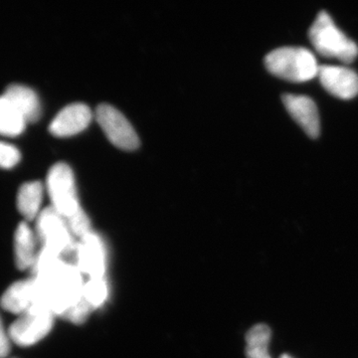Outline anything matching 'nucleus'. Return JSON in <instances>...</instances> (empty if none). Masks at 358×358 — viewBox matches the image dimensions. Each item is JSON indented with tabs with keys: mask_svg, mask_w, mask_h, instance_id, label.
Returning a JSON list of instances; mask_svg holds the SVG:
<instances>
[{
	"mask_svg": "<svg viewBox=\"0 0 358 358\" xmlns=\"http://www.w3.org/2000/svg\"><path fill=\"white\" fill-rule=\"evenodd\" d=\"M265 65L271 74L294 83L310 81L320 69L315 55L303 47L275 49L266 56Z\"/></svg>",
	"mask_w": 358,
	"mask_h": 358,
	"instance_id": "obj_1",
	"label": "nucleus"
},
{
	"mask_svg": "<svg viewBox=\"0 0 358 358\" xmlns=\"http://www.w3.org/2000/svg\"><path fill=\"white\" fill-rule=\"evenodd\" d=\"M310 42L315 51L322 57L338 59L350 64L358 56V46L345 36L334 24L329 14L320 11L308 32Z\"/></svg>",
	"mask_w": 358,
	"mask_h": 358,
	"instance_id": "obj_2",
	"label": "nucleus"
},
{
	"mask_svg": "<svg viewBox=\"0 0 358 358\" xmlns=\"http://www.w3.org/2000/svg\"><path fill=\"white\" fill-rule=\"evenodd\" d=\"M47 189L51 199L52 207L65 220L81 210L78 200L74 173L65 162H57L49 169Z\"/></svg>",
	"mask_w": 358,
	"mask_h": 358,
	"instance_id": "obj_3",
	"label": "nucleus"
},
{
	"mask_svg": "<svg viewBox=\"0 0 358 358\" xmlns=\"http://www.w3.org/2000/svg\"><path fill=\"white\" fill-rule=\"evenodd\" d=\"M36 231L42 248L50 250L61 257L75 252L76 244L73 241L69 226L53 207L40 212Z\"/></svg>",
	"mask_w": 358,
	"mask_h": 358,
	"instance_id": "obj_4",
	"label": "nucleus"
},
{
	"mask_svg": "<svg viewBox=\"0 0 358 358\" xmlns=\"http://www.w3.org/2000/svg\"><path fill=\"white\" fill-rule=\"evenodd\" d=\"M53 315L42 306H33L27 312L23 313L9 327L10 341L17 345L30 346L39 343L52 329Z\"/></svg>",
	"mask_w": 358,
	"mask_h": 358,
	"instance_id": "obj_5",
	"label": "nucleus"
},
{
	"mask_svg": "<svg viewBox=\"0 0 358 358\" xmlns=\"http://www.w3.org/2000/svg\"><path fill=\"white\" fill-rule=\"evenodd\" d=\"M96 121L107 134L110 143L122 150H134L140 145V138L133 124L109 103H101L96 110Z\"/></svg>",
	"mask_w": 358,
	"mask_h": 358,
	"instance_id": "obj_6",
	"label": "nucleus"
},
{
	"mask_svg": "<svg viewBox=\"0 0 358 358\" xmlns=\"http://www.w3.org/2000/svg\"><path fill=\"white\" fill-rule=\"evenodd\" d=\"M320 84L331 95L350 100L358 95V75L350 68L341 66H320Z\"/></svg>",
	"mask_w": 358,
	"mask_h": 358,
	"instance_id": "obj_7",
	"label": "nucleus"
},
{
	"mask_svg": "<svg viewBox=\"0 0 358 358\" xmlns=\"http://www.w3.org/2000/svg\"><path fill=\"white\" fill-rule=\"evenodd\" d=\"M78 268L88 274L91 279L103 278L106 272L105 247L101 238L94 232L82 238L76 245Z\"/></svg>",
	"mask_w": 358,
	"mask_h": 358,
	"instance_id": "obj_8",
	"label": "nucleus"
},
{
	"mask_svg": "<svg viewBox=\"0 0 358 358\" xmlns=\"http://www.w3.org/2000/svg\"><path fill=\"white\" fill-rule=\"evenodd\" d=\"M92 117V110L86 103H70L52 120L49 131L58 136H73L86 129Z\"/></svg>",
	"mask_w": 358,
	"mask_h": 358,
	"instance_id": "obj_9",
	"label": "nucleus"
},
{
	"mask_svg": "<svg viewBox=\"0 0 358 358\" xmlns=\"http://www.w3.org/2000/svg\"><path fill=\"white\" fill-rule=\"evenodd\" d=\"M282 103L292 117L300 124L310 138H317L320 136V115L317 105L307 96L282 95Z\"/></svg>",
	"mask_w": 358,
	"mask_h": 358,
	"instance_id": "obj_10",
	"label": "nucleus"
},
{
	"mask_svg": "<svg viewBox=\"0 0 358 358\" xmlns=\"http://www.w3.org/2000/svg\"><path fill=\"white\" fill-rule=\"evenodd\" d=\"M36 282L34 278L14 282L2 294L0 305L7 312L22 315L36 305Z\"/></svg>",
	"mask_w": 358,
	"mask_h": 358,
	"instance_id": "obj_11",
	"label": "nucleus"
},
{
	"mask_svg": "<svg viewBox=\"0 0 358 358\" xmlns=\"http://www.w3.org/2000/svg\"><path fill=\"white\" fill-rule=\"evenodd\" d=\"M3 95L16 106L26 121L34 122L38 119L41 114V103L34 90L26 85L13 83L6 87Z\"/></svg>",
	"mask_w": 358,
	"mask_h": 358,
	"instance_id": "obj_12",
	"label": "nucleus"
},
{
	"mask_svg": "<svg viewBox=\"0 0 358 358\" xmlns=\"http://www.w3.org/2000/svg\"><path fill=\"white\" fill-rule=\"evenodd\" d=\"M36 236L30 226L21 222L15 231L14 237V254L15 263L20 270L32 268L36 261Z\"/></svg>",
	"mask_w": 358,
	"mask_h": 358,
	"instance_id": "obj_13",
	"label": "nucleus"
},
{
	"mask_svg": "<svg viewBox=\"0 0 358 358\" xmlns=\"http://www.w3.org/2000/svg\"><path fill=\"white\" fill-rule=\"evenodd\" d=\"M43 199V185L41 181H26L17 193V207L28 221L38 217Z\"/></svg>",
	"mask_w": 358,
	"mask_h": 358,
	"instance_id": "obj_14",
	"label": "nucleus"
},
{
	"mask_svg": "<svg viewBox=\"0 0 358 358\" xmlns=\"http://www.w3.org/2000/svg\"><path fill=\"white\" fill-rule=\"evenodd\" d=\"M26 119L6 95H0V134L16 136L22 133Z\"/></svg>",
	"mask_w": 358,
	"mask_h": 358,
	"instance_id": "obj_15",
	"label": "nucleus"
},
{
	"mask_svg": "<svg viewBox=\"0 0 358 358\" xmlns=\"http://www.w3.org/2000/svg\"><path fill=\"white\" fill-rule=\"evenodd\" d=\"M272 331L265 324H258L252 327L246 334L247 358H272L268 353Z\"/></svg>",
	"mask_w": 358,
	"mask_h": 358,
	"instance_id": "obj_16",
	"label": "nucleus"
},
{
	"mask_svg": "<svg viewBox=\"0 0 358 358\" xmlns=\"http://www.w3.org/2000/svg\"><path fill=\"white\" fill-rule=\"evenodd\" d=\"M83 296L92 308L101 307L108 296V285L103 278L91 279L84 285Z\"/></svg>",
	"mask_w": 358,
	"mask_h": 358,
	"instance_id": "obj_17",
	"label": "nucleus"
},
{
	"mask_svg": "<svg viewBox=\"0 0 358 358\" xmlns=\"http://www.w3.org/2000/svg\"><path fill=\"white\" fill-rule=\"evenodd\" d=\"M66 222L69 226L72 234L76 235L77 237L81 238V239L92 232L90 219L83 209L78 211L72 217L67 219Z\"/></svg>",
	"mask_w": 358,
	"mask_h": 358,
	"instance_id": "obj_18",
	"label": "nucleus"
},
{
	"mask_svg": "<svg viewBox=\"0 0 358 358\" xmlns=\"http://www.w3.org/2000/svg\"><path fill=\"white\" fill-rule=\"evenodd\" d=\"M20 150L15 145L0 141V166L13 167L20 162Z\"/></svg>",
	"mask_w": 358,
	"mask_h": 358,
	"instance_id": "obj_19",
	"label": "nucleus"
},
{
	"mask_svg": "<svg viewBox=\"0 0 358 358\" xmlns=\"http://www.w3.org/2000/svg\"><path fill=\"white\" fill-rule=\"evenodd\" d=\"M92 307L89 305L88 301L85 300V298L81 299L76 305L73 306L72 308L65 313L63 319L70 320L73 324H83L85 320L88 317L90 312H91Z\"/></svg>",
	"mask_w": 358,
	"mask_h": 358,
	"instance_id": "obj_20",
	"label": "nucleus"
},
{
	"mask_svg": "<svg viewBox=\"0 0 358 358\" xmlns=\"http://www.w3.org/2000/svg\"><path fill=\"white\" fill-rule=\"evenodd\" d=\"M10 341L9 334L4 329L1 317H0V358H6L9 355V352H10Z\"/></svg>",
	"mask_w": 358,
	"mask_h": 358,
	"instance_id": "obj_21",
	"label": "nucleus"
},
{
	"mask_svg": "<svg viewBox=\"0 0 358 358\" xmlns=\"http://www.w3.org/2000/svg\"><path fill=\"white\" fill-rule=\"evenodd\" d=\"M280 358H294L293 357H291V355H288V353H284V355H282Z\"/></svg>",
	"mask_w": 358,
	"mask_h": 358,
	"instance_id": "obj_22",
	"label": "nucleus"
}]
</instances>
